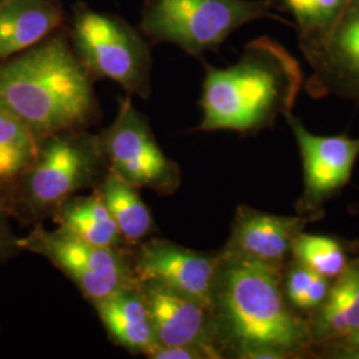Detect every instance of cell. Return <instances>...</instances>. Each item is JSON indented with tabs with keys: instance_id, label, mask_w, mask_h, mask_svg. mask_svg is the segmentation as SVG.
<instances>
[{
	"instance_id": "1",
	"label": "cell",
	"mask_w": 359,
	"mask_h": 359,
	"mask_svg": "<svg viewBox=\"0 0 359 359\" xmlns=\"http://www.w3.org/2000/svg\"><path fill=\"white\" fill-rule=\"evenodd\" d=\"M281 271L222 257L213 305L222 358H313L306 318L286 302Z\"/></svg>"
},
{
	"instance_id": "2",
	"label": "cell",
	"mask_w": 359,
	"mask_h": 359,
	"mask_svg": "<svg viewBox=\"0 0 359 359\" xmlns=\"http://www.w3.org/2000/svg\"><path fill=\"white\" fill-rule=\"evenodd\" d=\"M0 108L38 142L83 129L99 115L93 76L62 34L0 62Z\"/></svg>"
},
{
	"instance_id": "3",
	"label": "cell",
	"mask_w": 359,
	"mask_h": 359,
	"mask_svg": "<svg viewBox=\"0 0 359 359\" xmlns=\"http://www.w3.org/2000/svg\"><path fill=\"white\" fill-rule=\"evenodd\" d=\"M302 68L283 44L259 36L245 46L240 60L226 68L205 65L200 130L255 135L273 128L293 112L304 88Z\"/></svg>"
},
{
	"instance_id": "4",
	"label": "cell",
	"mask_w": 359,
	"mask_h": 359,
	"mask_svg": "<svg viewBox=\"0 0 359 359\" xmlns=\"http://www.w3.org/2000/svg\"><path fill=\"white\" fill-rule=\"evenodd\" d=\"M105 165L97 136L68 130L39 142L32 163L0 192L8 215L39 221L99 179Z\"/></svg>"
},
{
	"instance_id": "5",
	"label": "cell",
	"mask_w": 359,
	"mask_h": 359,
	"mask_svg": "<svg viewBox=\"0 0 359 359\" xmlns=\"http://www.w3.org/2000/svg\"><path fill=\"white\" fill-rule=\"evenodd\" d=\"M261 19L292 26L273 11L269 0H145L142 32L200 56L215 51L240 27Z\"/></svg>"
},
{
	"instance_id": "6",
	"label": "cell",
	"mask_w": 359,
	"mask_h": 359,
	"mask_svg": "<svg viewBox=\"0 0 359 359\" xmlns=\"http://www.w3.org/2000/svg\"><path fill=\"white\" fill-rule=\"evenodd\" d=\"M71 38L77 57L92 76L114 80L129 95L148 97L151 52L126 20L77 3Z\"/></svg>"
},
{
	"instance_id": "7",
	"label": "cell",
	"mask_w": 359,
	"mask_h": 359,
	"mask_svg": "<svg viewBox=\"0 0 359 359\" xmlns=\"http://www.w3.org/2000/svg\"><path fill=\"white\" fill-rule=\"evenodd\" d=\"M16 246L48 259L92 305L136 281L129 249L90 244L60 228L47 231L36 224L27 236L16 238Z\"/></svg>"
},
{
	"instance_id": "8",
	"label": "cell",
	"mask_w": 359,
	"mask_h": 359,
	"mask_svg": "<svg viewBox=\"0 0 359 359\" xmlns=\"http://www.w3.org/2000/svg\"><path fill=\"white\" fill-rule=\"evenodd\" d=\"M108 170L137 189L172 194L181 182L180 168L156 142L148 120L130 97L120 100L115 121L97 135Z\"/></svg>"
},
{
	"instance_id": "9",
	"label": "cell",
	"mask_w": 359,
	"mask_h": 359,
	"mask_svg": "<svg viewBox=\"0 0 359 359\" xmlns=\"http://www.w3.org/2000/svg\"><path fill=\"white\" fill-rule=\"evenodd\" d=\"M283 118L294 136L304 172V189L295 201V215L313 224L325 217L326 205L350 182L359 157V137L347 133L314 135L293 112Z\"/></svg>"
},
{
	"instance_id": "10",
	"label": "cell",
	"mask_w": 359,
	"mask_h": 359,
	"mask_svg": "<svg viewBox=\"0 0 359 359\" xmlns=\"http://www.w3.org/2000/svg\"><path fill=\"white\" fill-rule=\"evenodd\" d=\"M221 262L219 252H198L160 238L142 243L132 253L136 283H157L212 311Z\"/></svg>"
},
{
	"instance_id": "11",
	"label": "cell",
	"mask_w": 359,
	"mask_h": 359,
	"mask_svg": "<svg viewBox=\"0 0 359 359\" xmlns=\"http://www.w3.org/2000/svg\"><path fill=\"white\" fill-rule=\"evenodd\" d=\"M304 56L311 69L304 86L311 97L333 95L359 104V0H348L330 35Z\"/></svg>"
},
{
	"instance_id": "12",
	"label": "cell",
	"mask_w": 359,
	"mask_h": 359,
	"mask_svg": "<svg viewBox=\"0 0 359 359\" xmlns=\"http://www.w3.org/2000/svg\"><path fill=\"white\" fill-rule=\"evenodd\" d=\"M311 224L308 218L274 215L241 204L231 221V233L218 250L222 257L243 258L277 269L293 257V244L299 233Z\"/></svg>"
},
{
	"instance_id": "13",
	"label": "cell",
	"mask_w": 359,
	"mask_h": 359,
	"mask_svg": "<svg viewBox=\"0 0 359 359\" xmlns=\"http://www.w3.org/2000/svg\"><path fill=\"white\" fill-rule=\"evenodd\" d=\"M137 283L151 316L156 346L201 347L213 359L222 358L210 309L157 283Z\"/></svg>"
},
{
	"instance_id": "14",
	"label": "cell",
	"mask_w": 359,
	"mask_h": 359,
	"mask_svg": "<svg viewBox=\"0 0 359 359\" xmlns=\"http://www.w3.org/2000/svg\"><path fill=\"white\" fill-rule=\"evenodd\" d=\"M63 20L60 0H0V62L48 38Z\"/></svg>"
},
{
	"instance_id": "15",
	"label": "cell",
	"mask_w": 359,
	"mask_h": 359,
	"mask_svg": "<svg viewBox=\"0 0 359 359\" xmlns=\"http://www.w3.org/2000/svg\"><path fill=\"white\" fill-rule=\"evenodd\" d=\"M93 308L117 345L145 357L156 346L151 316L136 281L93 304Z\"/></svg>"
},
{
	"instance_id": "16",
	"label": "cell",
	"mask_w": 359,
	"mask_h": 359,
	"mask_svg": "<svg viewBox=\"0 0 359 359\" xmlns=\"http://www.w3.org/2000/svg\"><path fill=\"white\" fill-rule=\"evenodd\" d=\"M311 346L344 338L359 329V255L333 281L323 304L306 318Z\"/></svg>"
},
{
	"instance_id": "17",
	"label": "cell",
	"mask_w": 359,
	"mask_h": 359,
	"mask_svg": "<svg viewBox=\"0 0 359 359\" xmlns=\"http://www.w3.org/2000/svg\"><path fill=\"white\" fill-rule=\"evenodd\" d=\"M52 218L57 228L87 243L104 248L128 249L103 197L96 191L90 196L75 194L69 197L55 210Z\"/></svg>"
},
{
	"instance_id": "18",
	"label": "cell",
	"mask_w": 359,
	"mask_h": 359,
	"mask_svg": "<svg viewBox=\"0 0 359 359\" xmlns=\"http://www.w3.org/2000/svg\"><path fill=\"white\" fill-rule=\"evenodd\" d=\"M95 191L103 197L127 244H142L154 231V218L136 187L108 170Z\"/></svg>"
},
{
	"instance_id": "19",
	"label": "cell",
	"mask_w": 359,
	"mask_h": 359,
	"mask_svg": "<svg viewBox=\"0 0 359 359\" xmlns=\"http://www.w3.org/2000/svg\"><path fill=\"white\" fill-rule=\"evenodd\" d=\"M273 11L293 16L302 53L314 50L330 35L348 0H269Z\"/></svg>"
},
{
	"instance_id": "20",
	"label": "cell",
	"mask_w": 359,
	"mask_h": 359,
	"mask_svg": "<svg viewBox=\"0 0 359 359\" xmlns=\"http://www.w3.org/2000/svg\"><path fill=\"white\" fill-rule=\"evenodd\" d=\"M359 255V241L339 236L299 233L293 244V258L329 280L338 278Z\"/></svg>"
},
{
	"instance_id": "21",
	"label": "cell",
	"mask_w": 359,
	"mask_h": 359,
	"mask_svg": "<svg viewBox=\"0 0 359 359\" xmlns=\"http://www.w3.org/2000/svg\"><path fill=\"white\" fill-rule=\"evenodd\" d=\"M38 147L32 132L18 117L0 108V192L32 163Z\"/></svg>"
},
{
	"instance_id": "22",
	"label": "cell",
	"mask_w": 359,
	"mask_h": 359,
	"mask_svg": "<svg viewBox=\"0 0 359 359\" xmlns=\"http://www.w3.org/2000/svg\"><path fill=\"white\" fill-rule=\"evenodd\" d=\"M281 283L289 306L297 314L308 318L323 304L333 280L309 269L292 257L281 271Z\"/></svg>"
},
{
	"instance_id": "23",
	"label": "cell",
	"mask_w": 359,
	"mask_h": 359,
	"mask_svg": "<svg viewBox=\"0 0 359 359\" xmlns=\"http://www.w3.org/2000/svg\"><path fill=\"white\" fill-rule=\"evenodd\" d=\"M313 358L359 359V329L344 338L314 347Z\"/></svg>"
},
{
	"instance_id": "24",
	"label": "cell",
	"mask_w": 359,
	"mask_h": 359,
	"mask_svg": "<svg viewBox=\"0 0 359 359\" xmlns=\"http://www.w3.org/2000/svg\"><path fill=\"white\" fill-rule=\"evenodd\" d=\"M152 359H213L205 348L196 346H154L148 354Z\"/></svg>"
},
{
	"instance_id": "25",
	"label": "cell",
	"mask_w": 359,
	"mask_h": 359,
	"mask_svg": "<svg viewBox=\"0 0 359 359\" xmlns=\"http://www.w3.org/2000/svg\"><path fill=\"white\" fill-rule=\"evenodd\" d=\"M13 250H19L16 246V238L8 226V212L0 201V259L6 258Z\"/></svg>"
}]
</instances>
